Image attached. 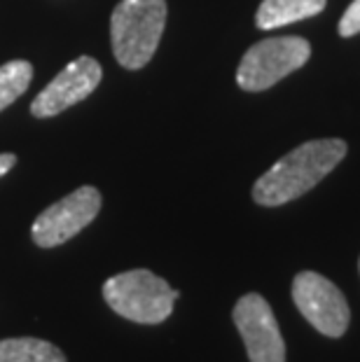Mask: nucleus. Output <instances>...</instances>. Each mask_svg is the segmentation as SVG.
Here are the masks:
<instances>
[{"label":"nucleus","mask_w":360,"mask_h":362,"mask_svg":"<svg viewBox=\"0 0 360 362\" xmlns=\"http://www.w3.org/2000/svg\"><path fill=\"white\" fill-rule=\"evenodd\" d=\"M325 3L327 0H262L255 14V24L262 30L295 24V21L316 17L325 10Z\"/></svg>","instance_id":"9"},{"label":"nucleus","mask_w":360,"mask_h":362,"mask_svg":"<svg viewBox=\"0 0 360 362\" xmlns=\"http://www.w3.org/2000/svg\"><path fill=\"white\" fill-rule=\"evenodd\" d=\"M347 157V143L339 138H320L302 143L300 148L279 159L265 175L252 185V199L260 206H283L306 194L339 166Z\"/></svg>","instance_id":"1"},{"label":"nucleus","mask_w":360,"mask_h":362,"mask_svg":"<svg viewBox=\"0 0 360 362\" xmlns=\"http://www.w3.org/2000/svg\"><path fill=\"white\" fill-rule=\"evenodd\" d=\"M103 78L101 64L91 57H80L71 61L40 94L35 96L30 112L35 117H54L71 105L84 101L98 87Z\"/></svg>","instance_id":"8"},{"label":"nucleus","mask_w":360,"mask_h":362,"mask_svg":"<svg viewBox=\"0 0 360 362\" xmlns=\"http://www.w3.org/2000/svg\"><path fill=\"white\" fill-rule=\"evenodd\" d=\"M232 318L250 362H286V341L281 337L277 315L262 295H243L234 306Z\"/></svg>","instance_id":"7"},{"label":"nucleus","mask_w":360,"mask_h":362,"mask_svg":"<svg viewBox=\"0 0 360 362\" xmlns=\"http://www.w3.org/2000/svg\"><path fill=\"white\" fill-rule=\"evenodd\" d=\"M180 297L164 279L148 269H134L112 276L103 283V299L122 318L141 322V325H159L173 313L175 299Z\"/></svg>","instance_id":"3"},{"label":"nucleus","mask_w":360,"mask_h":362,"mask_svg":"<svg viewBox=\"0 0 360 362\" xmlns=\"http://www.w3.org/2000/svg\"><path fill=\"white\" fill-rule=\"evenodd\" d=\"M166 26V0H122L110 17L115 59L127 71H139L155 57Z\"/></svg>","instance_id":"2"},{"label":"nucleus","mask_w":360,"mask_h":362,"mask_svg":"<svg viewBox=\"0 0 360 362\" xmlns=\"http://www.w3.org/2000/svg\"><path fill=\"white\" fill-rule=\"evenodd\" d=\"M12 166H17V155H10V152H5V155H0V178L12 171Z\"/></svg>","instance_id":"13"},{"label":"nucleus","mask_w":360,"mask_h":362,"mask_svg":"<svg viewBox=\"0 0 360 362\" xmlns=\"http://www.w3.org/2000/svg\"><path fill=\"white\" fill-rule=\"evenodd\" d=\"M101 192L91 185H84L68 197L59 199L57 204L45 208L30 227L35 245L54 248V245L71 241L84 227L91 225V220L101 211Z\"/></svg>","instance_id":"5"},{"label":"nucleus","mask_w":360,"mask_h":362,"mask_svg":"<svg viewBox=\"0 0 360 362\" xmlns=\"http://www.w3.org/2000/svg\"><path fill=\"white\" fill-rule=\"evenodd\" d=\"M309 57L311 45L304 37H267L243 54L236 71V84L243 91H265L302 68Z\"/></svg>","instance_id":"4"},{"label":"nucleus","mask_w":360,"mask_h":362,"mask_svg":"<svg viewBox=\"0 0 360 362\" xmlns=\"http://www.w3.org/2000/svg\"><path fill=\"white\" fill-rule=\"evenodd\" d=\"M293 302L320 334L342 337L347 332L351 311L347 297L332 281L316 272H302L293 281Z\"/></svg>","instance_id":"6"},{"label":"nucleus","mask_w":360,"mask_h":362,"mask_svg":"<svg viewBox=\"0 0 360 362\" xmlns=\"http://www.w3.org/2000/svg\"><path fill=\"white\" fill-rule=\"evenodd\" d=\"M30 80H33V66L28 61L17 59L0 66V110H5L7 105L24 94Z\"/></svg>","instance_id":"11"},{"label":"nucleus","mask_w":360,"mask_h":362,"mask_svg":"<svg viewBox=\"0 0 360 362\" xmlns=\"http://www.w3.org/2000/svg\"><path fill=\"white\" fill-rule=\"evenodd\" d=\"M360 33V0H354L344 17L339 21V35L342 37H351V35H358Z\"/></svg>","instance_id":"12"},{"label":"nucleus","mask_w":360,"mask_h":362,"mask_svg":"<svg viewBox=\"0 0 360 362\" xmlns=\"http://www.w3.org/2000/svg\"><path fill=\"white\" fill-rule=\"evenodd\" d=\"M0 362H66V356L45 339L19 337L0 341Z\"/></svg>","instance_id":"10"}]
</instances>
